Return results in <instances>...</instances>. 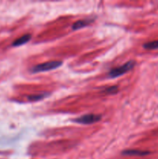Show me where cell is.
I'll return each mask as SVG.
<instances>
[{"mask_svg": "<svg viewBox=\"0 0 158 159\" xmlns=\"http://www.w3.org/2000/svg\"><path fill=\"white\" fill-rule=\"evenodd\" d=\"M135 65H136V62H135L134 61H127L126 63L124 64V65L112 69L111 71L108 72V76H109L110 78H112V79L119 77V76L122 75H124L125 73L128 72L129 71L133 69V68L135 66Z\"/></svg>", "mask_w": 158, "mask_h": 159, "instance_id": "1", "label": "cell"}, {"mask_svg": "<svg viewBox=\"0 0 158 159\" xmlns=\"http://www.w3.org/2000/svg\"><path fill=\"white\" fill-rule=\"evenodd\" d=\"M60 65H62V61H52L45 62V63L40 64V65L33 67L31 68V72L38 73L51 71V70L56 69Z\"/></svg>", "mask_w": 158, "mask_h": 159, "instance_id": "2", "label": "cell"}, {"mask_svg": "<svg viewBox=\"0 0 158 159\" xmlns=\"http://www.w3.org/2000/svg\"><path fill=\"white\" fill-rule=\"evenodd\" d=\"M102 116L97 114H86L74 120V122L81 124H91L101 120Z\"/></svg>", "mask_w": 158, "mask_h": 159, "instance_id": "3", "label": "cell"}, {"mask_svg": "<svg viewBox=\"0 0 158 159\" xmlns=\"http://www.w3.org/2000/svg\"><path fill=\"white\" fill-rule=\"evenodd\" d=\"M91 22H92V20H89V19H85V20H78V21L75 22V23L73 24L72 29L74 30L81 29V28H83V27H85V26H87L88 25H89Z\"/></svg>", "mask_w": 158, "mask_h": 159, "instance_id": "4", "label": "cell"}, {"mask_svg": "<svg viewBox=\"0 0 158 159\" xmlns=\"http://www.w3.org/2000/svg\"><path fill=\"white\" fill-rule=\"evenodd\" d=\"M30 39H31L30 34H25V35L22 36L21 37H20V38L16 39V40L12 43V46L13 47L21 46V45H23L26 43H27Z\"/></svg>", "mask_w": 158, "mask_h": 159, "instance_id": "5", "label": "cell"}, {"mask_svg": "<svg viewBox=\"0 0 158 159\" xmlns=\"http://www.w3.org/2000/svg\"><path fill=\"white\" fill-rule=\"evenodd\" d=\"M150 152H143L139 150H125L122 152V154L125 155H130V156H145L148 155Z\"/></svg>", "mask_w": 158, "mask_h": 159, "instance_id": "6", "label": "cell"}, {"mask_svg": "<svg viewBox=\"0 0 158 159\" xmlns=\"http://www.w3.org/2000/svg\"><path fill=\"white\" fill-rule=\"evenodd\" d=\"M143 48L147 50H156L158 49V40L148 42L143 44Z\"/></svg>", "mask_w": 158, "mask_h": 159, "instance_id": "7", "label": "cell"}, {"mask_svg": "<svg viewBox=\"0 0 158 159\" xmlns=\"http://www.w3.org/2000/svg\"><path fill=\"white\" fill-rule=\"evenodd\" d=\"M47 96V94H38V95H33V96H28V99L31 102H35V101H39L43 99Z\"/></svg>", "mask_w": 158, "mask_h": 159, "instance_id": "8", "label": "cell"}, {"mask_svg": "<svg viewBox=\"0 0 158 159\" xmlns=\"http://www.w3.org/2000/svg\"><path fill=\"white\" fill-rule=\"evenodd\" d=\"M118 91V87L117 86H112L109 88H107L105 89V93H108V94H115L117 93Z\"/></svg>", "mask_w": 158, "mask_h": 159, "instance_id": "9", "label": "cell"}]
</instances>
